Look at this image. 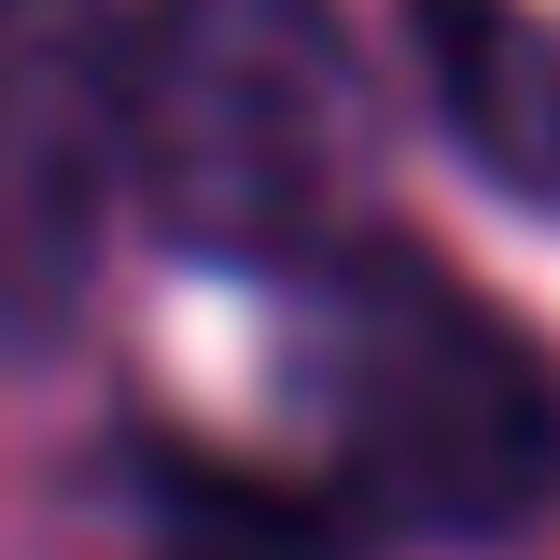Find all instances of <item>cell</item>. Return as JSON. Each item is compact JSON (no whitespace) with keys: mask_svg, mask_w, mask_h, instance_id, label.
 <instances>
[{"mask_svg":"<svg viewBox=\"0 0 560 560\" xmlns=\"http://www.w3.org/2000/svg\"><path fill=\"white\" fill-rule=\"evenodd\" d=\"M127 224V0H0V364L98 308Z\"/></svg>","mask_w":560,"mask_h":560,"instance_id":"3957f363","label":"cell"},{"mask_svg":"<svg viewBox=\"0 0 560 560\" xmlns=\"http://www.w3.org/2000/svg\"><path fill=\"white\" fill-rule=\"evenodd\" d=\"M183 560H294V547H238V533H210V547H183Z\"/></svg>","mask_w":560,"mask_h":560,"instance_id":"5b68a950","label":"cell"},{"mask_svg":"<svg viewBox=\"0 0 560 560\" xmlns=\"http://www.w3.org/2000/svg\"><path fill=\"white\" fill-rule=\"evenodd\" d=\"M407 43L448 140L533 210H560V28H533L518 0H407Z\"/></svg>","mask_w":560,"mask_h":560,"instance_id":"277c9868","label":"cell"},{"mask_svg":"<svg viewBox=\"0 0 560 560\" xmlns=\"http://www.w3.org/2000/svg\"><path fill=\"white\" fill-rule=\"evenodd\" d=\"M294 407L323 490L378 533L518 547L560 518V364L393 238L294 280Z\"/></svg>","mask_w":560,"mask_h":560,"instance_id":"6da1fadb","label":"cell"},{"mask_svg":"<svg viewBox=\"0 0 560 560\" xmlns=\"http://www.w3.org/2000/svg\"><path fill=\"white\" fill-rule=\"evenodd\" d=\"M378 183V84L337 0H140L127 14V197L253 280L337 267Z\"/></svg>","mask_w":560,"mask_h":560,"instance_id":"7a4b0ae2","label":"cell"}]
</instances>
